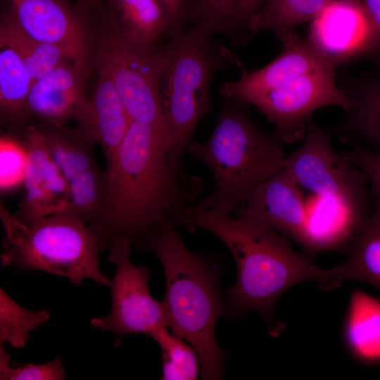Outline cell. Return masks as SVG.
Here are the masks:
<instances>
[{
    "label": "cell",
    "mask_w": 380,
    "mask_h": 380,
    "mask_svg": "<svg viewBox=\"0 0 380 380\" xmlns=\"http://www.w3.org/2000/svg\"><path fill=\"white\" fill-rule=\"evenodd\" d=\"M168 132L131 120L106 162L102 210L94 234L101 250L116 241L144 250L159 227L175 219L198 196L201 181L182 167Z\"/></svg>",
    "instance_id": "6da1fadb"
},
{
    "label": "cell",
    "mask_w": 380,
    "mask_h": 380,
    "mask_svg": "<svg viewBox=\"0 0 380 380\" xmlns=\"http://www.w3.org/2000/svg\"><path fill=\"white\" fill-rule=\"evenodd\" d=\"M189 232L205 229L220 239L236 265L234 284L225 291L229 316L260 313L267 331L277 336L284 324L274 315L279 298L289 289L312 281L322 291L338 286L332 270L315 265L306 254L296 251L285 236L260 219L189 205L174 220Z\"/></svg>",
    "instance_id": "7a4b0ae2"
},
{
    "label": "cell",
    "mask_w": 380,
    "mask_h": 380,
    "mask_svg": "<svg viewBox=\"0 0 380 380\" xmlns=\"http://www.w3.org/2000/svg\"><path fill=\"white\" fill-rule=\"evenodd\" d=\"M282 51L264 67L242 70L239 79L223 83L220 92L256 107L274 125L282 143L303 139L312 113L326 106L346 108L347 96L337 84L336 66L292 32L280 39Z\"/></svg>",
    "instance_id": "3957f363"
},
{
    "label": "cell",
    "mask_w": 380,
    "mask_h": 380,
    "mask_svg": "<svg viewBox=\"0 0 380 380\" xmlns=\"http://www.w3.org/2000/svg\"><path fill=\"white\" fill-rule=\"evenodd\" d=\"M176 228L171 221L163 224L144 247L158 257L164 270L167 325L197 353L202 379H222L226 355L215 329L218 319L229 313L220 292V270L210 258L190 251Z\"/></svg>",
    "instance_id": "277c9868"
},
{
    "label": "cell",
    "mask_w": 380,
    "mask_h": 380,
    "mask_svg": "<svg viewBox=\"0 0 380 380\" xmlns=\"http://www.w3.org/2000/svg\"><path fill=\"white\" fill-rule=\"evenodd\" d=\"M220 111L215 129L205 141H191L192 156L210 170L213 191L195 205L232 213L246 204L262 182L284 170L282 141L263 132L241 101L231 99Z\"/></svg>",
    "instance_id": "5b68a950"
},
{
    "label": "cell",
    "mask_w": 380,
    "mask_h": 380,
    "mask_svg": "<svg viewBox=\"0 0 380 380\" xmlns=\"http://www.w3.org/2000/svg\"><path fill=\"white\" fill-rule=\"evenodd\" d=\"M5 235L1 263L19 272L44 271L67 277L73 284L89 279L108 286L101 272L99 238L74 215L60 213L23 220L0 203Z\"/></svg>",
    "instance_id": "8992f818"
},
{
    "label": "cell",
    "mask_w": 380,
    "mask_h": 380,
    "mask_svg": "<svg viewBox=\"0 0 380 380\" xmlns=\"http://www.w3.org/2000/svg\"><path fill=\"white\" fill-rule=\"evenodd\" d=\"M209 36L196 27L179 31L164 50L159 99L175 152L182 160L199 120L211 110L217 58Z\"/></svg>",
    "instance_id": "52a82bcc"
},
{
    "label": "cell",
    "mask_w": 380,
    "mask_h": 380,
    "mask_svg": "<svg viewBox=\"0 0 380 380\" xmlns=\"http://www.w3.org/2000/svg\"><path fill=\"white\" fill-rule=\"evenodd\" d=\"M110 17L99 54V67L112 80L131 120L167 131L159 99V80L165 51L127 39Z\"/></svg>",
    "instance_id": "ba28073f"
},
{
    "label": "cell",
    "mask_w": 380,
    "mask_h": 380,
    "mask_svg": "<svg viewBox=\"0 0 380 380\" xmlns=\"http://www.w3.org/2000/svg\"><path fill=\"white\" fill-rule=\"evenodd\" d=\"M284 168L303 189L371 212L365 174L335 151L329 133L312 118L303 144L286 154Z\"/></svg>",
    "instance_id": "9c48e42d"
},
{
    "label": "cell",
    "mask_w": 380,
    "mask_h": 380,
    "mask_svg": "<svg viewBox=\"0 0 380 380\" xmlns=\"http://www.w3.org/2000/svg\"><path fill=\"white\" fill-rule=\"evenodd\" d=\"M132 248L125 240L116 241L109 248V260L116 266L108 285L112 309L108 316L91 321L93 327L110 331L118 337L136 333L150 336L157 328L167 326L163 303L152 296L148 286L150 270L130 262Z\"/></svg>",
    "instance_id": "30bf717a"
},
{
    "label": "cell",
    "mask_w": 380,
    "mask_h": 380,
    "mask_svg": "<svg viewBox=\"0 0 380 380\" xmlns=\"http://www.w3.org/2000/svg\"><path fill=\"white\" fill-rule=\"evenodd\" d=\"M49 125L39 129L68 183V212L94 230L100 218L106 184V169L99 166L94 156L96 142L79 127L68 129Z\"/></svg>",
    "instance_id": "8fae6325"
},
{
    "label": "cell",
    "mask_w": 380,
    "mask_h": 380,
    "mask_svg": "<svg viewBox=\"0 0 380 380\" xmlns=\"http://www.w3.org/2000/svg\"><path fill=\"white\" fill-rule=\"evenodd\" d=\"M306 39L336 67L378 50L375 31L359 0H331L310 22Z\"/></svg>",
    "instance_id": "7c38bea8"
},
{
    "label": "cell",
    "mask_w": 380,
    "mask_h": 380,
    "mask_svg": "<svg viewBox=\"0 0 380 380\" xmlns=\"http://www.w3.org/2000/svg\"><path fill=\"white\" fill-rule=\"evenodd\" d=\"M23 141L28 152L24 192L15 213L23 220L68 212L70 194L68 183L53 159L41 130L26 127Z\"/></svg>",
    "instance_id": "4fadbf2b"
},
{
    "label": "cell",
    "mask_w": 380,
    "mask_h": 380,
    "mask_svg": "<svg viewBox=\"0 0 380 380\" xmlns=\"http://www.w3.org/2000/svg\"><path fill=\"white\" fill-rule=\"evenodd\" d=\"M11 13L32 37L59 47L82 71L88 61V45L77 15L63 0H8Z\"/></svg>",
    "instance_id": "5bb4252c"
},
{
    "label": "cell",
    "mask_w": 380,
    "mask_h": 380,
    "mask_svg": "<svg viewBox=\"0 0 380 380\" xmlns=\"http://www.w3.org/2000/svg\"><path fill=\"white\" fill-rule=\"evenodd\" d=\"M302 190L284 168L255 188L242 213L260 219L302 247L307 225Z\"/></svg>",
    "instance_id": "9a60e30c"
},
{
    "label": "cell",
    "mask_w": 380,
    "mask_h": 380,
    "mask_svg": "<svg viewBox=\"0 0 380 380\" xmlns=\"http://www.w3.org/2000/svg\"><path fill=\"white\" fill-rule=\"evenodd\" d=\"M68 61L33 83L27 100L26 117L34 116L56 127L77 119L88 99L84 91L83 71Z\"/></svg>",
    "instance_id": "2e32d148"
},
{
    "label": "cell",
    "mask_w": 380,
    "mask_h": 380,
    "mask_svg": "<svg viewBox=\"0 0 380 380\" xmlns=\"http://www.w3.org/2000/svg\"><path fill=\"white\" fill-rule=\"evenodd\" d=\"M307 225L302 248L308 256L324 251H344L372 212L350 207L334 198L313 194L306 201Z\"/></svg>",
    "instance_id": "e0dca14e"
},
{
    "label": "cell",
    "mask_w": 380,
    "mask_h": 380,
    "mask_svg": "<svg viewBox=\"0 0 380 380\" xmlns=\"http://www.w3.org/2000/svg\"><path fill=\"white\" fill-rule=\"evenodd\" d=\"M76 120L78 127L99 144L108 161L122 142L131 120L112 80L99 66L94 94Z\"/></svg>",
    "instance_id": "ac0fdd59"
},
{
    "label": "cell",
    "mask_w": 380,
    "mask_h": 380,
    "mask_svg": "<svg viewBox=\"0 0 380 380\" xmlns=\"http://www.w3.org/2000/svg\"><path fill=\"white\" fill-rule=\"evenodd\" d=\"M346 116L336 129L339 139L372 150L380 148V73L363 76L346 84Z\"/></svg>",
    "instance_id": "d6986e66"
},
{
    "label": "cell",
    "mask_w": 380,
    "mask_h": 380,
    "mask_svg": "<svg viewBox=\"0 0 380 380\" xmlns=\"http://www.w3.org/2000/svg\"><path fill=\"white\" fill-rule=\"evenodd\" d=\"M343 251L345 260L332 268L336 283L364 282L380 293V210L363 221Z\"/></svg>",
    "instance_id": "ffe728a7"
},
{
    "label": "cell",
    "mask_w": 380,
    "mask_h": 380,
    "mask_svg": "<svg viewBox=\"0 0 380 380\" xmlns=\"http://www.w3.org/2000/svg\"><path fill=\"white\" fill-rule=\"evenodd\" d=\"M350 352L364 362L380 360V301L361 291L350 298L344 326Z\"/></svg>",
    "instance_id": "44dd1931"
},
{
    "label": "cell",
    "mask_w": 380,
    "mask_h": 380,
    "mask_svg": "<svg viewBox=\"0 0 380 380\" xmlns=\"http://www.w3.org/2000/svg\"><path fill=\"white\" fill-rule=\"evenodd\" d=\"M110 15L129 40L144 46L174 27L158 0H107Z\"/></svg>",
    "instance_id": "7402d4cb"
},
{
    "label": "cell",
    "mask_w": 380,
    "mask_h": 380,
    "mask_svg": "<svg viewBox=\"0 0 380 380\" xmlns=\"http://www.w3.org/2000/svg\"><path fill=\"white\" fill-rule=\"evenodd\" d=\"M0 45L10 47L20 56L34 82L69 61L57 46L39 41L25 32L12 13L1 20Z\"/></svg>",
    "instance_id": "603a6c76"
},
{
    "label": "cell",
    "mask_w": 380,
    "mask_h": 380,
    "mask_svg": "<svg viewBox=\"0 0 380 380\" xmlns=\"http://www.w3.org/2000/svg\"><path fill=\"white\" fill-rule=\"evenodd\" d=\"M331 0H265L248 23L251 32L269 31L279 40L311 22Z\"/></svg>",
    "instance_id": "cb8c5ba5"
},
{
    "label": "cell",
    "mask_w": 380,
    "mask_h": 380,
    "mask_svg": "<svg viewBox=\"0 0 380 380\" xmlns=\"http://www.w3.org/2000/svg\"><path fill=\"white\" fill-rule=\"evenodd\" d=\"M33 79L20 56L10 47L1 46L0 106L6 118L21 122Z\"/></svg>",
    "instance_id": "d4e9b609"
},
{
    "label": "cell",
    "mask_w": 380,
    "mask_h": 380,
    "mask_svg": "<svg viewBox=\"0 0 380 380\" xmlns=\"http://www.w3.org/2000/svg\"><path fill=\"white\" fill-rule=\"evenodd\" d=\"M160 346L164 380H194L201 373L198 355L184 339L170 333L168 327L161 326L149 336Z\"/></svg>",
    "instance_id": "484cf974"
},
{
    "label": "cell",
    "mask_w": 380,
    "mask_h": 380,
    "mask_svg": "<svg viewBox=\"0 0 380 380\" xmlns=\"http://www.w3.org/2000/svg\"><path fill=\"white\" fill-rule=\"evenodd\" d=\"M50 317L46 309L39 311L27 310L15 300L7 293L0 289V343L6 342L14 348H23L26 345L29 332Z\"/></svg>",
    "instance_id": "4316f807"
},
{
    "label": "cell",
    "mask_w": 380,
    "mask_h": 380,
    "mask_svg": "<svg viewBox=\"0 0 380 380\" xmlns=\"http://www.w3.org/2000/svg\"><path fill=\"white\" fill-rule=\"evenodd\" d=\"M28 152L23 140L2 135L0 139V189L13 191L24 184Z\"/></svg>",
    "instance_id": "83f0119b"
},
{
    "label": "cell",
    "mask_w": 380,
    "mask_h": 380,
    "mask_svg": "<svg viewBox=\"0 0 380 380\" xmlns=\"http://www.w3.org/2000/svg\"><path fill=\"white\" fill-rule=\"evenodd\" d=\"M236 0H196L191 8L194 27L205 34L228 35L235 28Z\"/></svg>",
    "instance_id": "f1b7e54d"
},
{
    "label": "cell",
    "mask_w": 380,
    "mask_h": 380,
    "mask_svg": "<svg viewBox=\"0 0 380 380\" xmlns=\"http://www.w3.org/2000/svg\"><path fill=\"white\" fill-rule=\"evenodd\" d=\"M10 355L0 344V379L1 380H61L65 378L63 362L56 358L42 365L26 364L22 367H10Z\"/></svg>",
    "instance_id": "f546056e"
},
{
    "label": "cell",
    "mask_w": 380,
    "mask_h": 380,
    "mask_svg": "<svg viewBox=\"0 0 380 380\" xmlns=\"http://www.w3.org/2000/svg\"><path fill=\"white\" fill-rule=\"evenodd\" d=\"M342 155L365 174L371 203L380 210V148L374 151L354 143Z\"/></svg>",
    "instance_id": "4dcf8cb0"
},
{
    "label": "cell",
    "mask_w": 380,
    "mask_h": 380,
    "mask_svg": "<svg viewBox=\"0 0 380 380\" xmlns=\"http://www.w3.org/2000/svg\"><path fill=\"white\" fill-rule=\"evenodd\" d=\"M265 0H236L234 8V24L237 27H246L253 15L261 7Z\"/></svg>",
    "instance_id": "1f68e13d"
},
{
    "label": "cell",
    "mask_w": 380,
    "mask_h": 380,
    "mask_svg": "<svg viewBox=\"0 0 380 380\" xmlns=\"http://www.w3.org/2000/svg\"><path fill=\"white\" fill-rule=\"evenodd\" d=\"M375 31L380 50V0H359Z\"/></svg>",
    "instance_id": "d6a6232c"
},
{
    "label": "cell",
    "mask_w": 380,
    "mask_h": 380,
    "mask_svg": "<svg viewBox=\"0 0 380 380\" xmlns=\"http://www.w3.org/2000/svg\"><path fill=\"white\" fill-rule=\"evenodd\" d=\"M158 1L170 18L174 26H177L184 15L186 0Z\"/></svg>",
    "instance_id": "836d02e7"
},
{
    "label": "cell",
    "mask_w": 380,
    "mask_h": 380,
    "mask_svg": "<svg viewBox=\"0 0 380 380\" xmlns=\"http://www.w3.org/2000/svg\"><path fill=\"white\" fill-rule=\"evenodd\" d=\"M100 0H80V4L86 6H93L97 5Z\"/></svg>",
    "instance_id": "e575fe53"
}]
</instances>
